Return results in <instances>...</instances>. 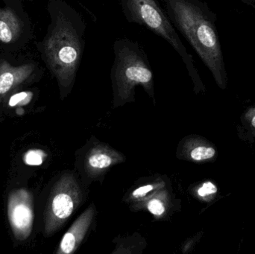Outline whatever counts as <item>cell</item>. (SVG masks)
Listing matches in <instances>:
<instances>
[{
    "label": "cell",
    "instance_id": "6da1fadb",
    "mask_svg": "<svg viewBox=\"0 0 255 254\" xmlns=\"http://www.w3.org/2000/svg\"><path fill=\"white\" fill-rule=\"evenodd\" d=\"M48 10L51 22L40 50L65 96L74 85L82 63L87 23L82 13L64 0H51Z\"/></svg>",
    "mask_w": 255,
    "mask_h": 254
},
{
    "label": "cell",
    "instance_id": "7a4b0ae2",
    "mask_svg": "<svg viewBox=\"0 0 255 254\" xmlns=\"http://www.w3.org/2000/svg\"><path fill=\"white\" fill-rule=\"evenodd\" d=\"M171 22L208 67L217 86L227 88L228 79L215 13L201 0H163Z\"/></svg>",
    "mask_w": 255,
    "mask_h": 254
},
{
    "label": "cell",
    "instance_id": "3957f363",
    "mask_svg": "<svg viewBox=\"0 0 255 254\" xmlns=\"http://www.w3.org/2000/svg\"><path fill=\"white\" fill-rule=\"evenodd\" d=\"M113 65L111 79L115 104L133 99L136 86L154 96V76L148 56L136 41L127 37L118 39L113 45Z\"/></svg>",
    "mask_w": 255,
    "mask_h": 254
},
{
    "label": "cell",
    "instance_id": "277c9868",
    "mask_svg": "<svg viewBox=\"0 0 255 254\" xmlns=\"http://www.w3.org/2000/svg\"><path fill=\"white\" fill-rule=\"evenodd\" d=\"M124 16L130 23L145 27L161 37L182 60L196 92L205 91L193 56L181 41L177 29L157 0H120Z\"/></svg>",
    "mask_w": 255,
    "mask_h": 254
},
{
    "label": "cell",
    "instance_id": "5b68a950",
    "mask_svg": "<svg viewBox=\"0 0 255 254\" xmlns=\"http://www.w3.org/2000/svg\"><path fill=\"white\" fill-rule=\"evenodd\" d=\"M80 200L81 192L73 177H61L51 192L45 211L46 236L54 234L70 218Z\"/></svg>",
    "mask_w": 255,
    "mask_h": 254
},
{
    "label": "cell",
    "instance_id": "8992f818",
    "mask_svg": "<svg viewBox=\"0 0 255 254\" xmlns=\"http://www.w3.org/2000/svg\"><path fill=\"white\" fill-rule=\"evenodd\" d=\"M7 216L15 238L21 241L26 240L31 234L34 222L32 196L26 189H18L10 194Z\"/></svg>",
    "mask_w": 255,
    "mask_h": 254
},
{
    "label": "cell",
    "instance_id": "52a82bcc",
    "mask_svg": "<svg viewBox=\"0 0 255 254\" xmlns=\"http://www.w3.org/2000/svg\"><path fill=\"white\" fill-rule=\"evenodd\" d=\"M39 67L34 64L10 66L3 63L0 65V100L21 84L26 82L39 73Z\"/></svg>",
    "mask_w": 255,
    "mask_h": 254
},
{
    "label": "cell",
    "instance_id": "ba28073f",
    "mask_svg": "<svg viewBox=\"0 0 255 254\" xmlns=\"http://www.w3.org/2000/svg\"><path fill=\"white\" fill-rule=\"evenodd\" d=\"M94 216V209L91 206L79 216L71 228L64 234L60 244L58 254H70L78 249L91 226Z\"/></svg>",
    "mask_w": 255,
    "mask_h": 254
},
{
    "label": "cell",
    "instance_id": "9c48e42d",
    "mask_svg": "<svg viewBox=\"0 0 255 254\" xmlns=\"http://www.w3.org/2000/svg\"><path fill=\"white\" fill-rule=\"evenodd\" d=\"M22 34V24L17 14L10 8L0 9V42L16 43Z\"/></svg>",
    "mask_w": 255,
    "mask_h": 254
},
{
    "label": "cell",
    "instance_id": "30bf717a",
    "mask_svg": "<svg viewBox=\"0 0 255 254\" xmlns=\"http://www.w3.org/2000/svg\"><path fill=\"white\" fill-rule=\"evenodd\" d=\"M217 152L215 146L211 144L209 142L198 141L190 148L189 155L190 159L196 162H204L215 159Z\"/></svg>",
    "mask_w": 255,
    "mask_h": 254
},
{
    "label": "cell",
    "instance_id": "8fae6325",
    "mask_svg": "<svg viewBox=\"0 0 255 254\" xmlns=\"http://www.w3.org/2000/svg\"><path fill=\"white\" fill-rule=\"evenodd\" d=\"M115 162V157L110 152L104 150L94 151L88 158V168L93 171H103L109 168Z\"/></svg>",
    "mask_w": 255,
    "mask_h": 254
},
{
    "label": "cell",
    "instance_id": "7c38bea8",
    "mask_svg": "<svg viewBox=\"0 0 255 254\" xmlns=\"http://www.w3.org/2000/svg\"><path fill=\"white\" fill-rule=\"evenodd\" d=\"M239 136L242 140L253 141L255 139V105L249 107L241 116Z\"/></svg>",
    "mask_w": 255,
    "mask_h": 254
},
{
    "label": "cell",
    "instance_id": "4fadbf2b",
    "mask_svg": "<svg viewBox=\"0 0 255 254\" xmlns=\"http://www.w3.org/2000/svg\"><path fill=\"white\" fill-rule=\"evenodd\" d=\"M217 192L218 188L211 181L204 182L197 189L198 196L205 201L214 199Z\"/></svg>",
    "mask_w": 255,
    "mask_h": 254
},
{
    "label": "cell",
    "instance_id": "5bb4252c",
    "mask_svg": "<svg viewBox=\"0 0 255 254\" xmlns=\"http://www.w3.org/2000/svg\"><path fill=\"white\" fill-rule=\"evenodd\" d=\"M46 155L43 151L30 150L24 156L25 164L30 166H39L43 164Z\"/></svg>",
    "mask_w": 255,
    "mask_h": 254
},
{
    "label": "cell",
    "instance_id": "9a60e30c",
    "mask_svg": "<svg viewBox=\"0 0 255 254\" xmlns=\"http://www.w3.org/2000/svg\"><path fill=\"white\" fill-rule=\"evenodd\" d=\"M147 209L151 214L159 217L166 211V205L161 198H154L147 203Z\"/></svg>",
    "mask_w": 255,
    "mask_h": 254
},
{
    "label": "cell",
    "instance_id": "2e32d148",
    "mask_svg": "<svg viewBox=\"0 0 255 254\" xmlns=\"http://www.w3.org/2000/svg\"><path fill=\"white\" fill-rule=\"evenodd\" d=\"M154 185L148 184L140 186V187L137 188V189H135V190L132 192V197L136 198V199L143 198L147 194L149 193V192H151V191L154 190Z\"/></svg>",
    "mask_w": 255,
    "mask_h": 254
},
{
    "label": "cell",
    "instance_id": "e0dca14e",
    "mask_svg": "<svg viewBox=\"0 0 255 254\" xmlns=\"http://www.w3.org/2000/svg\"><path fill=\"white\" fill-rule=\"evenodd\" d=\"M243 2L247 3L250 5H255V0H241Z\"/></svg>",
    "mask_w": 255,
    "mask_h": 254
}]
</instances>
